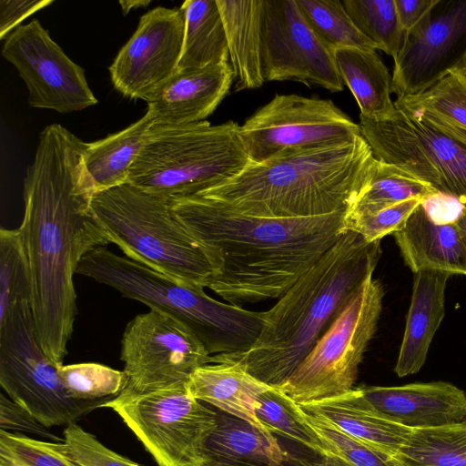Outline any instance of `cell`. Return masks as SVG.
<instances>
[{
	"label": "cell",
	"instance_id": "1",
	"mask_svg": "<svg viewBox=\"0 0 466 466\" xmlns=\"http://www.w3.org/2000/svg\"><path fill=\"white\" fill-rule=\"evenodd\" d=\"M85 147L62 125L46 126L24 181L18 229L31 268L32 310L39 343L56 366L67 354L77 313L74 274L88 252L111 243L91 209L96 190Z\"/></svg>",
	"mask_w": 466,
	"mask_h": 466
},
{
	"label": "cell",
	"instance_id": "2",
	"mask_svg": "<svg viewBox=\"0 0 466 466\" xmlns=\"http://www.w3.org/2000/svg\"><path fill=\"white\" fill-rule=\"evenodd\" d=\"M169 199L177 218L220 261L208 288L240 307L279 299L347 231V208L270 218L243 215L198 195Z\"/></svg>",
	"mask_w": 466,
	"mask_h": 466
},
{
	"label": "cell",
	"instance_id": "3",
	"mask_svg": "<svg viewBox=\"0 0 466 466\" xmlns=\"http://www.w3.org/2000/svg\"><path fill=\"white\" fill-rule=\"evenodd\" d=\"M380 240L347 230L268 311L262 331L247 350L213 355L237 363L259 381L280 388L327 329L344 302L370 276Z\"/></svg>",
	"mask_w": 466,
	"mask_h": 466
},
{
	"label": "cell",
	"instance_id": "4",
	"mask_svg": "<svg viewBox=\"0 0 466 466\" xmlns=\"http://www.w3.org/2000/svg\"><path fill=\"white\" fill-rule=\"evenodd\" d=\"M377 159L362 136L346 145L289 150L198 196L240 214L310 218L347 208L365 187Z\"/></svg>",
	"mask_w": 466,
	"mask_h": 466
},
{
	"label": "cell",
	"instance_id": "5",
	"mask_svg": "<svg viewBox=\"0 0 466 466\" xmlns=\"http://www.w3.org/2000/svg\"><path fill=\"white\" fill-rule=\"evenodd\" d=\"M76 273L179 320L211 356L248 350L263 329L264 311L216 300L202 287L180 284L106 246L88 252Z\"/></svg>",
	"mask_w": 466,
	"mask_h": 466
},
{
	"label": "cell",
	"instance_id": "6",
	"mask_svg": "<svg viewBox=\"0 0 466 466\" xmlns=\"http://www.w3.org/2000/svg\"><path fill=\"white\" fill-rule=\"evenodd\" d=\"M91 209L126 257L180 284L208 288L220 270L215 251L182 224L167 198L126 182L96 192Z\"/></svg>",
	"mask_w": 466,
	"mask_h": 466
},
{
	"label": "cell",
	"instance_id": "7",
	"mask_svg": "<svg viewBox=\"0 0 466 466\" xmlns=\"http://www.w3.org/2000/svg\"><path fill=\"white\" fill-rule=\"evenodd\" d=\"M230 120L187 125L154 123L127 182L167 198L198 195L238 175L250 162Z\"/></svg>",
	"mask_w": 466,
	"mask_h": 466
},
{
	"label": "cell",
	"instance_id": "8",
	"mask_svg": "<svg viewBox=\"0 0 466 466\" xmlns=\"http://www.w3.org/2000/svg\"><path fill=\"white\" fill-rule=\"evenodd\" d=\"M384 289L373 275L344 302L327 329L279 389L297 404L342 395L356 382L359 366L373 338Z\"/></svg>",
	"mask_w": 466,
	"mask_h": 466
},
{
	"label": "cell",
	"instance_id": "9",
	"mask_svg": "<svg viewBox=\"0 0 466 466\" xmlns=\"http://www.w3.org/2000/svg\"><path fill=\"white\" fill-rule=\"evenodd\" d=\"M57 367L39 343L32 304L11 307L0 319V385L9 399L48 428L76 423L113 399L72 398Z\"/></svg>",
	"mask_w": 466,
	"mask_h": 466
},
{
	"label": "cell",
	"instance_id": "10",
	"mask_svg": "<svg viewBox=\"0 0 466 466\" xmlns=\"http://www.w3.org/2000/svg\"><path fill=\"white\" fill-rule=\"evenodd\" d=\"M103 407L122 419L158 466H204L217 410L197 400L188 383L146 392L125 388Z\"/></svg>",
	"mask_w": 466,
	"mask_h": 466
},
{
	"label": "cell",
	"instance_id": "11",
	"mask_svg": "<svg viewBox=\"0 0 466 466\" xmlns=\"http://www.w3.org/2000/svg\"><path fill=\"white\" fill-rule=\"evenodd\" d=\"M391 117L360 116V128L376 159L393 165L466 206V144L420 114L394 102Z\"/></svg>",
	"mask_w": 466,
	"mask_h": 466
},
{
	"label": "cell",
	"instance_id": "12",
	"mask_svg": "<svg viewBox=\"0 0 466 466\" xmlns=\"http://www.w3.org/2000/svg\"><path fill=\"white\" fill-rule=\"evenodd\" d=\"M361 136L331 100L299 95H276L239 127L245 151L261 163L289 150L346 145Z\"/></svg>",
	"mask_w": 466,
	"mask_h": 466
},
{
	"label": "cell",
	"instance_id": "13",
	"mask_svg": "<svg viewBox=\"0 0 466 466\" xmlns=\"http://www.w3.org/2000/svg\"><path fill=\"white\" fill-rule=\"evenodd\" d=\"M210 358L185 324L156 309L132 319L121 340L126 388L137 392L188 383L193 372Z\"/></svg>",
	"mask_w": 466,
	"mask_h": 466
},
{
	"label": "cell",
	"instance_id": "14",
	"mask_svg": "<svg viewBox=\"0 0 466 466\" xmlns=\"http://www.w3.org/2000/svg\"><path fill=\"white\" fill-rule=\"evenodd\" d=\"M2 55L25 83L32 107L65 114L97 104L84 68L66 55L37 19L18 25L5 39Z\"/></svg>",
	"mask_w": 466,
	"mask_h": 466
},
{
	"label": "cell",
	"instance_id": "15",
	"mask_svg": "<svg viewBox=\"0 0 466 466\" xmlns=\"http://www.w3.org/2000/svg\"><path fill=\"white\" fill-rule=\"evenodd\" d=\"M261 70L265 81L343 90L333 51L310 27L296 0H263Z\"/></svg>",
	"mask_w": 466,
	"mask_h": 466
},
{
	"label": "cell",
	"instance_id": "16",
	"mask_svg": "<svg viewBox=\"0 0 466 466\" xmlns=\"http://www.w3.org/2000/svg\"><path fill=\"white\" fill-rule=\"evenodd\" d=\"M466 58V0H438L410 32L394 57L391 93L415 96L448 76Z\"/></svg>",
	"mask_w": 466,
	"mask_h": 466
},
{
	"label": "cell",
	"instance_id": "17",
	"mask_svg": "<svg viewBox=\"0 0 466 466\" xmlns=\"http://www.w3.org/2000/svg\"><path fill=\"white\" fill-rule=\"evenodd\" d=\"M184 35L180 8L157 6L143 15L108 68L115 89L130 99L145 100L177 71Z\"/></svg>",
	"mask_w": 466,
	"mask_h": 466
},
{
	"label": "cell",
	"instance_id": "18",
	"mask_svg": "<svg viewBox=\"0 0 466 466\" xmlns=\"http://www.w3.org/2000/svg\"><path fill=\"white\" fill-rule=\"evenodd\" d=\"M234 81L229 60L205 67L177 70L146 98L155 123L187 125L206 121Z\"/></svg>",
	"mask_w": 466,
	"mask_h": 466
},
{
	"label": "cell",
	"instance_id": "19",
	"mask_svg": "<svg viewBox=\"0 0 466 466\" xmlns=\"http://www.w3.org/2000/svg\"><path fill=\"white\" fill-rule=\"evenodd\" d=\"M360 390L377 410L411 430L452 425L466 417V395L449 382L370 386Z\"/></svg>",
	"mask_w": 466,
	"mask_h": 466
},
{
	"label": "cell",
	"instance_id": "20",
	"mask_svg": "<svg viewBox=\"0 0 466 466\" xmlns=\"http://www.w3.org/2000/svg\"><path fill=\"white\" fill-rule=\"evenodd\" d=\"M299 407L305 412L332 424L369 448L392 459L413 431L377 410L366 400L360 388Z\"/></svg>",
	"mask_w": 466,
	"mask_h": 466
},
{
	"label": "cell",
	"instance_id": "21",
	"mask_svg": "<svg viewBox=\"0 0 466 466\" xmlns=\"http://www.w3.org/2000/svg\"><path fill=\"white\" fill-rule=\"evenodd\" d=\"M393 236L414 274L438 270L466 276V243L455 222L434 220L421 202Z\"/></svg>",
	"mask_w": 466,
	"mask_h": 466
},
{
	"label": "cell",
	"instance_id": "22",
	"mask_svg": "<svg viewBox=\"0 0 466 466\" xmlns=\"http://www.w3.org/2000/svg\"><path fill=\"white\" fill-rule=\"evenodd\" d=\"M451 275L438 270L415 273L403 339L394 371L399 377L418 372L445 314V289Z\"/></svg>",
	"mask_w": 466,
	"mask_h": 466
},
{
	"label": "cell",
	"instance_id": "23",
	"mask_svg": "<svg viewBox=\"0 0 466 466\" xmlns=\"http://www.w3.org/2000/svg\"><path fill=\"white\" fill-rule=\"evenodd\" d=\"M217 410V427L203 451L204 466H285L290 456L274 434Z\"/></svg>",
	"mask_w": 466,
	"mask_h": 466
},
{
	"label": "cell",
	"instance_id": "24",
	"mask_svg": "<svg viewBox=\"0 0 466 466\" xmlns=\"http://www.w3.org/2000/svg\"><path fill=\"white\" fill-rule=\"evenodd\" d=\"M188 388L197 400L271 432L256 414L259 395L271 387L240 365L227 361L205 364L193 372Z\"/></svg>",
	"mask_w": 466,
	"mask_h": 466
},
{
	"label": "cell",
	"instance_id": "25",
	"mask_svg": "<svg viewBox=\"0 0 466 466\" xmlns=\"http://www.w3.org/2000/svg\"><path fill=\"white\" fill-rule=\"evenodd\" d=\"M225 28L235 91L255 89L266 81L261 70L263 0H216Z\"/></svg>",
	"mask_w": 466,
	"mask_h": 466
},
{
	"label": "cell",
	"instance_id": "26",
	"mask_svg": "<svg viewBox=\"0 0 466 466\" xmlns=\"http://www.w3.org/2000/svg\"><path fill=\"white\" fill-rule=\"evenodd\" d=\"M339 75L355 97L360 116L381 121L396 111L391 76L375 50L342 47L333 51Z\"/></svg>",
	"mask_w": 466,
	"mask_h": 466
},
{
	"label": "cell",
	"instance_id": "27",
	"mask_svg": "<svg viewBox=\"0 0 466 466\" xmlns=\"http://www.w3.org/2000/svg\"><path fill=\"white\" fill-rule=\"evenodd\" d=\"M154 123L147 111L125 129L86 143L83 161L96 192L127 182L129 170Z\"/></svg>",
	"mask_w": 466,
	"mask_h": 466
},
{
	"label": "cell",
	"instance_id": "28",
	"mask_svg": "<svg viewBox=\"0 0 466 466\" xmlns=\"http://www.w3.org/2000/svg\"><path fill=\"white\" fill-rule=\"evenodd\" d=\"M182 55L177 70L205 67L229 60L222 17L216 0H187Z\"/></svg>",
	"mask_w": 466,
	"mask_h": 466
},
{
	"label": "cell",
	"instance_id": "29",
	"mask_svg": "<svg viewBox=\"0 0 466 466\" xmlns=\"http://www.w3.org/2000/svg\"><path fill=\"white\" fill-rule=\"evenodd\" d=\"M466 144V78L456 71L415 96L396 99Z\"/></svg>",
	"mask_w": 466,
	"mask_h": 466
},
{
	"label": "cell",
	"instance_id": "30",
	"mask_svg": "<svg viewBox=\"0 0 466 466\" xmlns=\"http://www.w3.org/2000/svg\"><path fill=\"white\" fill-rule=\"evenodd\" d=\"M393 459L404 466H466V420L413 430Z\"/></svg>",
	"mask_w": 466,
	"mask_h": 466
},
{
	"label": "cell",
	"instance_id": "31",
	"mask_svg": "<svg viewBox=\"0 0 466 466\" xmlns=\"http://www.w3.org/2000/svg\"><path fill=\"white\" fill-rule=\"evenodd\" d=\"M437 193L397 167L377 159L365 187L347 208V214L376 212L405 200L423 199Z\"/></svg>",
	"mask_w": 466,
	"mask_h": 466
},
{
	"label": "cell",
	"instance_id": "32",
	"mask_svg": "<svg viewBox=\"0 0 466 466\" xmlns=\"http://www.w3.org/2000/svg\"><path fill=\"white\" fill-rule=\"evenodd\" d=\"M256 414L273 434H279L298 442L319 457L332 455L302 417L299 404L279 388L271 387L259 395Z\"/></svg>",
	"mask_w": 466,
	"mask_h": 466
},
{
	"label": "cell",
	"instance_id": "33",
	"mask_svg": "<svg viewBox=\"0 0 466 466\" xmlns=\"http://www.w3.org/2000/svg\"><path fill=\"white\" fill-rule=\"evenodd\" d=\"M296 3L316 35L331 50L354 47L377 50L363 35L339 0H296Z\"/></svg>",
	"mask_w": 466,
	"mask_h": 466
},
{
	"label": "cell",
	"instance_id": "34",
	"mask_svg": "<svg viewBox=\"0 0 466 466\" xmlns=\"http://www.w3.org/2000/svg\"><path fill=\"white\" fill-rule=\"evenodd\" d=\"M33 281L18 228L0 229V319L11 307L31 303Z\"/></svg>",
	"mask_w": 466,
	"mask_h": 466
},
{
	"label": "cell",
	"instance_id": "35",
	"mask_svg": "<svg viewBox=\"0 0 466 466\" xmlns=\"http://www.w3.org/2000/svg\"><path fill=\"white\" fill-rule=\"evenodd\" d=\"M342 5L359 31L377 49L396 57L404 32L396 12L394 0H342Z\"/></svg>",
	"mask_w": 466,
	"mask_h": 466
},
{
	"label": "cell",
	"instance_id": "36",
	"mask_svg": "<svg viewBox=\"0 0 466 466\" xmlns=\"http://www.w3.org/2000/svg\"><path fill=\"white\" fill-rule=\"evenodd\" d=\"M57 371L68 394L80 400L114 398L128 382L124 370L95 362L62 364Z\"/></svg>",
	"mask_w": 466,
	"mask_h": 466
},
{
	"label": "cell",
	"instance_id": "37",
	"mask_svg": "<svg viewBox=\"0 0 466 466\" xmlns=\"http://www.w3.org/2000/svg\"><path fill=\"white\" fill-rule=\"evenodd\" d=\"M0 466H80L62 442L0 431Z\"/></svg>",
	"mask_w": 466,
	"mask_h": 466
},
{
	"label": "cell",
	"instance_id": "38",
	"mask_svg": "<svg viewBox=\"0 0 466 466\" xmlns=\"http://www.w3.org/2000/svg\"><path fill=\"white\" fill-rule=\"evenodd\" d=\"M300 410L306 422L328 447L330 454L354 466H404L397 460L369 448L332 424L305 412L301 408Z\"/></svg>",
	"mask_w": 466,
	"mask_h": 466
},
{
	"label": "cell",
	"instance_id": "39",
	"mask_svg": "<svg viewBox=\"0 0 466 466\" xmlns=\"http://www.w3.org/2000/svg\"><path fill=\"white\" fill-rule=\"evenodd\" d=\"M421 200H405L368 214L349 215L346 210L345 228L358 233L369 243L380 240L400 230Z\"/></svg>",
	"mask_w": 466,
	"mask_h": 466
},
{
	"label": "cell",
	"instance_id": "40",
	"mask_svg": "<svg viewBox=\"0 0 466 466\" xmlns=\"http://www.w3.org/2000/svg\"><path fill=\"white\" fill-rule=\"evenodd\" d=\"M65 451L80 466H141L102 444L77 423L63 431Z\"/></svg>",
	"mask_w": 466,
	"mask_h": 466
},
{
	"label": "cell",
	"instance_id": "41",
	"mask_svg": "<svg viewBox=\"0 0 466 466\" xmlns=\"http://www.w3.org/2000/svg\"><path fill=\"white\" fill-rule=\"evenodd\" d=\"M0 431L14 433H28L52 442H64L48 427L42 424L23 407L0 394Z\"/></svg>",
	"mask_w": 466,
	"mask_h": 466
},
{
	"label": "cell",
	"instance_id": "42",
	"mask_svg": "<svg viewBox=\"0 0 466 466\" xmlns=\"http://www.w3.org/2000/svg\"><path fill=\"white\" fill-rule=\"evenodd\" d=\"M52 0H0V39H5L19 24Z\"/></svg>",
	"mask_w": 466,
	"mask_h": 466
},
{
	"label": "cell",
	"instance_id": "43",
	"mask_svg": "<svg viewBox=\"0 0 466 466\" xmlns=\"http://www.w3.org/2000/svg\"><path fill=\"white\" fill-rule=\"evenodd\" d=\"M437 2L438 0H394L398 20L404 34L411 31Z\"/></svg>",
	"mask_w": 466,
	"mask_h": 466
},
{
	"label": "cell",
	"instance_id": "44",
	"mask_svg": "<svg viewBox=\"0 0 466 466\" xmlns=\"http://www.w3.org/2000/svg\"><path fill=\"white\" fill-rule=\"evenodd\" d=\"M305 466H354L349 461L336 455L321 456L319 460Z\"/></svg>",
	"mask_w": 466,
	"mask_h": 466
},
{
	"label": "cell",
	"instance_id": "45",
	"mask_svg": "<svg viewBox=\"0 0 466 466\" xmlns=\"http://www.w3.org/2000/svg\"><path fill=\"white\" fill-rule=\"evenodd\" d=\"M151 3L150 0H122L119 1L124 15H127L131 10L137 8L147 7Z\"/></svg>",
	"mask_w": 466,
	"mask_h": 466
},
{
	"label": "cell",
	"instance_id": "46",
	"mask_svg": "<svg viewBox=\"0 0 466 466\" xmlns=\"http://www.w3.org/2000/svg\"><path fill=\"white\" fill-rule=\"evenodd\" d=\"M461 235L466 239V206L463 207L457 219L454 221Z\"/></svg>",
	"mask_w": 466,
	"mask_h": 466
},
{
	"label": "cell",
	"instance_id": "47",
	"mask_svg": "<svg viewBox=\"0 0 466 466\" xmlns=\"http://www.w3.org/2000/svg\"><path fill=\"white\" fill-rule=\"evenodd\" d=\"M454 71L458 72L466 78V58L460 64V66Z\"/></svg>",
	"mask_w": 466,
	"mask_h": 466
},
{
	"label": "cell",
	"instance_id": "48",
	"mask_svg": "<svg viewBox=\"0 0 466 466\" xmlns=\"http://www.w3.org/2000/svg\"><path fill=\"white\" fill-rule=\"evenodd\" d=\"M465 420H466V417H465Z\"/></svg>",
	"mask_w": 466,
	"mask_h": 466
},
{
	"label": "cell",
	"instance_id": "49",
	"mask_svg": "<svg viewBox=\"0 0 466 466\" xmlns=\"http://www.w3.org/2000/svg\"><path fill=\"white\" fill-rule=\"evenodd\" d=\"M465 243H466V239H465Z\"/></svg>",
	"mask_w": 466,
	"mask_h": 466
}]
</instances>
